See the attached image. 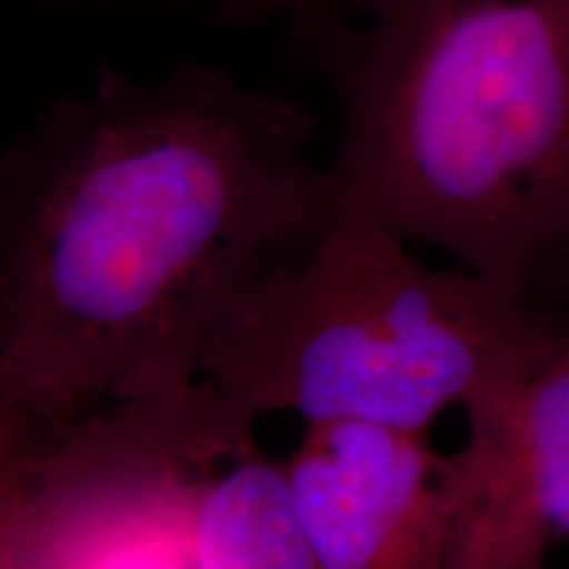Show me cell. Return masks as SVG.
I'll use <instances>...</instances> for the list:
<instances>
[{
    "mask_svg": "<svg viewBox=\"0 0 569 569\" xmlns=\"http://www.w3.org/2000/svg\"><path fill=\"white\" fill-rule=\"evenodd\" d=\"M315 119L227 71L111 69L0 163V436L180 403L230 306L332 219Z\"/></svg>",
    "mask_w": 569,
    "mask_h": 569,
    "instance_id": "obj_1",
    "label": "cell"
},
{
    "mask_svg": "<svg viewBox=\"0 0 569 569\" xmlns=\"http://www.w3.org/2000/svg\"><path fill=\"white\" fill-rule=\"evenodd\" d=\"M282 465L325 569H451L459 459L436 451L430 432L306 425Z\"/></svg>",
    "mask_w": 569,
    "mask_h": 569,
    "instance_id": "obj_5",
    "label": "cell"
},
{
    "mask_svg": "<svg viewBox=\"0 0 569 569\" xmlns=\"http://www.w3.org/2000/svg\"><path fill=\"white\" fill-rule=\"evenodd\" d=\"M253 440L198 382L180 403L117 407L69 438L0 436V569H92L156 511H184L193 472Z\"/></svg>",
    "mask_w": 569,
    "mask_h": 569,
    "instance_id": "obj_4",
    "label": "cell"
},
{
    "mask_svg": "<svg viewBox=\"0 0 569 569\" xmlns=\"http://www.w3.org/2000/svg\"><path fill=\"white\" fill-rule=\"evenodd\" d=\"M451 569H517L569 538V338L501 422L457 451Z\"/></svg>",
    "mask_w": 569,
    "mask_h": 569,
    "instance_id": "obj_6",
    "label": "cell"
},
{
    "mask_svg": "<svg viewBox=\"0 0 569 569\" xmlns=\"http://www.w3.org/2000/svg\"><path fill=\"white\" fill-rule=\"evenodd\" d=\"M190 569H325L290 493L284 465L256 440L203 472L184 509Z\"/></svg>",
    "mask_w": 569,
    "mask_h": 569,
    "instance_id": "obj_7",
    "label": "cell"
},
{
    "mask_svg": "<svg viewBox=\"0 0 569 569\" xmlns=\"http://www.w3.org/2000/svg\"><path fill=\"white\" fill-rule=\"evenodd\" d=\"M411 248L340 211L230 306L198 382L253 425L296 415L430 432L461 409L469 436L488 432L567 343L569 303L430 267Z\"/></svg>",
    "mask_w": 569,
    "mask_h": 569,
    "instance_id": "obj_3",
    "label": "cell"
},
{
    "mask_svg": "<svg viewBox=\"0 0 569 569\" xmlns=\"http://www.w3.org/2000/svg\"><path fill=\"white\" fill-rule=\"evenodd\" d=\"M517 569H546V561L543 559L530 561V565H522V567H517Z\"/></svg>",
    "mask_w": 569,
    "mask_h": 569,
    "instance_id": "obj_9",
    "label": "cell"
},
{
    "mask_svg": "<svg viewBox=\"0 0 569 569\" xmlns=\"http://www.w3.org/2000/svg\"><path fill=\"white\" fill-rule=\"evenodd\" d=\"M306 19L338 103V213L569 303V0H336Z\"/></svg>",
    "mask_w": 569,
    "mask_h": 569,
    "instance_id": "obj_2",
    "label": "cell"
},
{
    "mask_svg": "<svg viewBox=\"0 0 569 569\" xmlns=\"http://www.w3.org/2000/svg\"><path fill=\"white\" fill-rule=\"evenodd\" d=\"M336 0H222V11L227 19L232 21H256L277 17V13H296V17H306V13L332 6Z\"/></svg>",
    "mask_w": 569,
    "mask_h": 569,
    "instance_id": "obj_8",
    "label": "cell"
}]
</instances>
